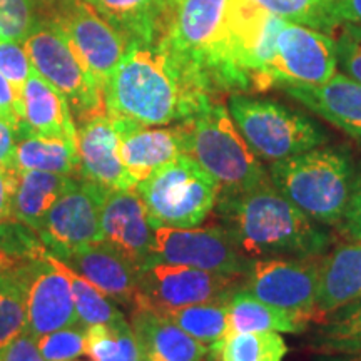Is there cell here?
I'll return each mask as SVG.
<instances>
[{
    "label": "cell",
    "mask_w": 361,
    "mask_h": 361,
    "mask_svg": "<svg viewBox=\"0 0 361 361\" xmlns=\"http://www.w3.org/2000/svg\"><path fill=\"white\" fill-rule=\"evenodd\" d=\"M268 16L252 0H171L159 37L218 96L251 92V57Z\"/></svg>",
    "instance_id": "cell-1"
},
{
    "label": "cell",
    "mask_w": 361,
    "mask_h": 361,
    "mask_svg": "<svg viewBox=\"0 0 361 361\" xmlns=\"http://www.w3.org/2000/svg\"><path fill=\"white\" fill-rule=\"evenodd\" d=\"M111 117L147 126H171L191 119L218 94L161 37L130 42L102 89Z\"/></svg>",
    "instance_id": "cell-2"
},
{
    "label": "cell",
    "mask_w": 361,
    "mask_h": 361,
    "mask_svg": "<svg viewBox=\"0 0 361 361\" xmlns=\"http://www.w3.org/2000/svg\"><path fill=\"white\" fill-rule=\"evenodd\" d=\"M216 214L233 243L247 259L322 258L333 239L274 188L259 186L216 202Z\"/></svg>",
    "instance_id": "cell-3"
},
{
    "label": "cell",
    "mask_w": 361,
    "mask_h": 361,
    "mask_svg": "<svg viewBox=\"0 0 361 361\" xmlns=\"http://www.w3.org/2000/svg\"><path fill=\"white\" fill-rule=\"evenodd\" d=\"M336 72L331 34L269 13L252 52V90L319 85Z\"/></svg>",
    "instance_id": "cell-4"
},
{
    "label": "cell",
    "mask_w": 361,
    "mask_h": 361,
    "mask_svg": "<svg viewBox=\"0 0 361 361\" xmlns=\"http://www.w3.org/2000/svg\"><path fill=\"white\" fill-rule=\"evenodd\" d=\"M268 174L274 188L316 223L336 228L341 224L356 179L350 149H310L271 162Z\"/></svg>",
    "instance_id": "cell-5"
},
{
    "label": "cell",
    "mask_w": 361,
    "mask_h": 361,
    "mask_svg": "<svg viewBox=\"0 0 361 361\" xmlns=\"http://www.w3.org/2000/svg\"><path fill=\"white\" fill-rule=\"evenodd\" d=\"M183 154L192 157L219 183V197L250 191L269 179L234 124L228 106L211 102L200 114L183 121Z\"/></svg>",
    "instance_id": "cell-6"
},
{
    "label": "cell",
    "mask_w": 361,
    "mask_h": 361,
    "mask_svg": "<svg viewBox=\"0 0 361 361\" xmlns=\"http://www.w3.org/2000/svg\"><path fill=\"white\" fill-rule=\"evenodd\" d=\"M228 111L252 154L261 162H276L329 141L326 130L303 112L274 99L247 92L229 94Z\"/></svg>",
    "instance_id": "cell-7"
},
{
    "label": "cell",
    "mask_w": 361,
    "mask_h": 361,
    "mask_svg": "<svg viewBox=\"0 0 361 361\" xmlns=\"http://www.w3.org/2000/svg\"><path fill=\"white\" fill-rule=\"evenodd\" d=\"M152 228H194L219 197V183L192 157L180 154L135 186Z\"/></svg>",
    "instance_id": "cell-8"
},
{
    "label": "cell",
    "mask_w": 361,
    "mask_h": 361,
    "mask_svg": "<svg viewBox=\"0 0 361 361\" xmlns=\"http://www.w3.org/2000/svg\"><path fill=\"white\" fill-rule=\"evenodd\" d=\"M22 45L34 71L66 97L75 123L106 112L101 85L56 22L42 17Z\"/></svg>",
    "instance_id": "cell-9"
},
{
    "label": "cell",
    "mask_w": 361,
    "mask_h": 361,
    "mask_svg": "<svg viewBox=\"0 0 361 361\" xmlns=\"http://www.w3.org/2000/svg\"><path fill=\"white\" fill-rule=\"evenodd\" d=\"M245 276L211 273L183 264L151 263L137 271L134 308L166 314L186 306L228 298Z\"/></svg>",
    "instance_id": "cell-10"
},
{
    "label": "cell",
    "mask_w": 361,
    "mask_h": 361,
    "mask_svg": "<svg viewBox=\"0 0 361 361\" xmlns=\"http://www.w3.org/2000/svg\"><path fill=\"white\" fill-rule=\"evenodd\" d=\"M42 11L44 17L56 22L104 89L128 51L129 40L85 0H42Z\"/></svg>",
    "instance_id": "cell-11"
},
{
    "label": "cell",
    "mask_w": 361,
    "mask_h": 361,
    "mask_svg": "<svg viewBox=\"0 0 361 361\" xmlns=\"http://www.w3.org/2000/svg\"><path fill=\"white\" fill-rule=\"evenodd\" d=\"M151 263L183 264L211 273L245 276L247 259L233 243L223 224L194 226V228H156Z\"/></svg>",
    "instance_id": "cell-12"
},
{
    "label": "cell",
    "mask_w": 361,
    "mask_h": 361,
    "mask_svg": "<svg viewBox=\"0 0 361 361\" xmlns=\"http://www.w3.org/2000/svg\"><path fill=\"white\" fill-rule=\"evenodd\" d=\"M106 189L72 178L35 231L40 243L59 259L80 247L102 241L101 211Z\"/></svg>",
    "instance_id": "cell-13"
},
{
    "label": "cell",
    "mask_w": 361,
    "mask_h": 361,
    "mask_svg": "<svg viewBox=\"0 0 361 361\" xmlns=\"http://www.w3.org/2000/svg\"><path fill=\"white\" fill-rule=\"evenodd\" d=\"M322 258L251 259L243 288L264 303L311 322L316 318Z\"/></svg>",
    "instance_id": "cell-14"
},
{
    "label": "cell",
    "mask_w": 361,
    "mask_h": 361,
    "mask_svg": "<svg viewBox=\"0 0 361 361\" xmlns=\"http://www.w3.org/2000/svg\"><path fill=\"white\" fill-rule=\"evenodd\" d=\"M102 241L135 269L147 264L154 243V228L135 189H106L101 211Z\"/></svg>",
    "instance_id": "cell-15"
},
{
    "label": "cell",
    "mask_w": 361,
    "mask_h": 361,
    "mask_svg": "<svg viewBox=\"0 0 361 361\" xmlns=\"http://www.w3.org/2000/svg\"><path fill=\"white\" fill-rule=\"evenodd\" d=\"M44 251L42 243L32 251L35 261L27 291V331L35 338L79 323L69 281L45 259Z\"/></svg>",
    "instance_id": "cell-16"
},
{
    "label": "cell",
    "mask_w": 361,
    "mask_h": 361,
    "mask_svg": "<svg viewBox=\"0 0 361 361\" xmlns=\"http://www.w3.org/2000/svg\"><path fill=\"white\" fill-rule=\"evenodd\" d=\"M78 157L79 178L104 189H135L121 159L119 133L107 112L79 123Z\"/></svg>",
    "instance_id": "cell-17"
},
{
    "label": "cell",
    "mask_w": 361,
    "mask_h": 361,
    "mask_svg": "<svg viewBox=\"0 0 361 361\" xmlns=\"http://www.w3.org/2000/svg\"><path fill=\"white\" fill-rule=\"evenodd\" d=\"M112 121L119 133L121 159L135 186L183 154V129L179 123L147 128L114 117Z\"/></svg>",
    "instance_id": "cell-18"
},
{
    "label": "cell",
    "mask_w": 361,
    "mask_h": 361,
    "mask_svg": "<svg viewBox=\"0 0 361 361\" xmlns=\"http://www.w3.org/2000/svg\"><path fill=\"white\" fill-rule=\"evenodd\" d=\"M283 90L336 129L361 139V84L355 79L336 72L324 84L295 85Z\"/></svg>",
    "instance_id": "cell-19"
},
{
    "label": "cell",
    "mask_w": 361,
    "mask_h": 361,
    "mask_svg": "<svg viewBox=\"0 0 361 361\" xmlns=\"http://www.w3.org/2000/svg\"><path fill=\"white\" fill-rule=\"evenodd\" d=\"M114 303L134 308L137 269L107 243L97 241L62 258Z\"/></svg>",
    "instance_id": "cell-20"
},
{
    "label": "cell",
    "mask_w": 361,
    "mask_h": 361,
    "mask_svg": "<svg viewBox=\"0 0 361 361\" xmlns=\"http://www.w3.org/2000/svg\"><path fill=\"white\" fill-rule=\"evenodd\" d=\"M130 326L137 340L141 361H207L209 348L166 316L134 308Z\"/></svg>",
    "instance_id": "cell-21"
},
{
    "label": "cell",
    "mask_w": 361,
    "mask_h": 361,
    "mask_svg": "<svg viewBox=\"0 0 361 361\" xmlns=\"http://www.w3.org/2000/svg\"><path fill=\"white\" fill-rule=\"evenodd\" d=\"M22 121L29 133L78 146V126L66 97L34 69L22 92Z\"/></svg>",
    "instance_id": "cell-22"
},
{
    "label": "cell",
    "mask_w": 361,
    "mask_h": 361,
    "mask_svg": "<svg viewBox=\"0 0 361 361\" xmlns=\"http://www.w3.org/2000/svg\"><path fill=\"white\" fill-rule=\"evenodd\" d=\"M361 298V241L335 247L319 259L316 318L324 316L341 306Z\"/></svg>",
    "instance_id": "cell-23"
},
{
    "label": "cell",
    "mask_w": 361,
    "mask_h": 361,
    "mask_svg": "<svg viewBox=\"0 0 361 361\" xmlns=\"http://www.w3.org/2000/svg\"><path fill=\"white\" fill-rule=\"evenodd\" d=\"M72 176L19 171L11 201V219L35 233L51 207L71 184Z\"/></svg>",
    "instance_id": "cell-24"
},
{
    "label": "cell",
    "mask_w": 361,
    "mask_h": 361,
    "mask_svg": "<svg viewBox=\"0 0 361 361\" xmlns=\"http://www.w3.org/2000/svg\"><path fill=\"white\" fill-rule=\"evenodd\" d=\"M129 42L159 39L171 0H85Z\"/></svg>",
    "instance_id": "cell-25"
},
{
    "label": "cell",
    "mask_w": 361,
    "mask_h": 361,
    "mask_svg": "<svg viewBox=\"0 0 361 361\" xmlns=\"http://www.w3.org/2000/svg\"><path fill=\"white\" fill-rule=\"evenodd\" d=\"M228 313L229 333L276 331L300 335L310 326L308 318L264 303L243 286L229 295Z\"/></svg>",
    "instance_id": "cell-26"
},
{
    "label": "cell",
    "mask_w": 361,
    "mask_h": 361,
    "mask_svg": "<svg viewBox=\"0 0 361 361\" xmlns=\"http://www.w3.org/2000/svg\"><path fill=\"white\" fill-rule=\"evenodd\" d=\"M13 166L19 171H44L72 176L79 173L78 146L61 139L42 137L25 129L17 141Z\"/></svg>",
    "instance_id": "cell-27"
},
{
    "label": "cell",
    "mask_w": 361,
    "mask_h": 361,
    "mask_svg": "<svg viewBox=\"0 0 361 361\" xmlns=\"http://www.w3.org/2000/svg\"><path fill=\"white\" fill-rule=\"evenodd\" d=\"M35 258L0 271V350L27 329V291Z\"/></svg>",
    "instance_id": "cell-28"
},
{
    "label": "cell",
    "mask_w": 361,
    "mask_h": 361,
    "mask_svg": "<svg viewBox=\"0 0 361 361\" xmlns=\"http://www.w3.org/2000/svg\"><path fill=\"white\" fill-rule=\"evenodd\" d=\"M44 256L45 259L56 266V268L67 278V281H69L79 324L89 328L94 326V324H109L117 322V319L124 318V313L117 310L114 301L109 300L106 295H102V293L99 291L89 279H85L82 274H79L78 271L72 269L71 266H67L64 261L56 258L47 247H45Z\"/></svg>",
    "instance_id": "cell-29"
},
{
    "label": "cell",
    "mask_w": 361,
    "mask_h": 361,
    "mask_svg": "<svg viewBox=\"0 0 361 361\" xmlns=\"http://www.w3.org/2000/svg\"><path fill=\"white\" fill-rule=\"evenodd\" d=\"M311 346L318 353L361 351V298L324 316L311 338Z\"/></svg>",
    "instance_id": "cell-30"
},
{
    "label": "cell",
    "mask_w": 361,
    "mask_h": 361,
    "mask_svg": "<svg viewBox=\"0 0 361 361\" xmlns=\"http://www.w3.org/2000/svg\"><path fill=\"white\" fill-rule=\"evenodd\" d=\"M228 298L191 305L162 316L169 318L179 328H183L188 335H191L194 340L202 343L211 350L229 335Z\"/></svg>",
    "instance_id": "cell-31"
},
{
    "label": "cell",
    "mask_w": 361,
    "mask_h": 361,
    "mask_svg": "<svg viewBox=\"0 0 361 361\" xmlns=\"http://www.w3.org/2000/svg\"><path fill=\"white\" fill-rule=\"evenodd\" d=\"M209 353L216 361H283L288 345L276 331L229 333Z\"/></svg>",
    "instance_id": "cell-32"
},
{
    "label": "cell",
    "mask_w": 361,
    "mask_h": 361,
    "mask_svg": "<svg viewBox=\"0 0 361 361\" xmlns=\"http://www.w3.org/2000/svg\"><path fill=\"white\" fill-rule=\"evenodd\" d=\"M85 355L90 361H141L137 340L124 318L85 328Z\"/></svg>",
    "instance_id": "cell-33"
},
{
    "label": "cell",
    "mask_w": 361,
    "mask_h": 361,
    "mask_svg": "<svg viewBox=\"0 0 361 361\" xmlns=\"http://www.w3.org/2000/svg\"><path fill=\"white\" fill-rule=\"evenodd\" d=\"M273 16L331 34L338 24L333 0H252Z\"/></svg>",
    "instance_id": "cell-34"
},
{
    "label": "cell",
    "mask_w": 361,
    "mask_h": 361,
    "mask_svg": "<svg viewBox=\"0 0 361 361\" xmlns=\"http://www.w3.org/2000/svg\"><path fill=\"white\" fill-rule=\"evenodd\" d=\"M42 17V0H0V39L24 44Z\"/></svg>",
    "instance_id": "cell-35"
},
{
    "label": "cell",
    "mask_w": 361,
    "mask_h": 361,
    "mask_svg": "<svg viewBox=\"0 0 361 361\" xmlns=\"http://www.w3.org/2000/svg\"><path fill=\"white\" fill-rule=\"evenodd\" d=\"M40 355L45 361H72L85 355V326H72L56 329L37 338Z\"/></svg>",
    "instance_id": "cell-36"
},
{
    "label": "cell",
    "mask_w": 361,
    "mask_h": 361,
    "mask_svg": "<svg viewBox=\"0 0 361 361\" xmlns=\"http://www.w3.org/2000/svg\"><path fill=\"white\" fill-rule=\"evenodd\" d=\"M32 64L27 56L24 45L13 40L0 39V74L8 80L12 85L13 94H16L17 106H19V114L22 119V92L24 85L32 72Z\"/></svg>",
    "instance_id": "cell-37"
},
{
    "label": "cell",
    "mask_w": 361,
    "mask_h": 361,
    "mask_svg": "<svg viewBox=\"0 0 361 361\" xmlns=\"http://www.w3.org/2000/svg\"><path fill=\"white\" fill-rule=\"evenodd\" d=\"M336 61L338 67L348 78L361 84V24H341L338 27Z\"/></svg>",
    "instance_id": "cell-38"
},
{
    "label": "cell",
    "mask_w": 361,
    "mask_h": 361,
    "mask_svg": "<svg viewBox=\"0 0 361 361\" xmlns=\"http://www.w3.org/2000/svg\"><path fill=\"white\" fill-rule=\"evenodd\" d=\"M338 229L351 241H361V171L356 173L353 191Z\"/></svg>",
    "instance_id": "cell-39"
},
{
    "label": "cell",
    "mask_w": 361,
    "mask_h": 361,
    "mask_svg": "<svg viewBox=\"0 0 361 361\" xmlns=\"http://www.w3.org/2000/svg\"><path fill=\"white\" fill-rule=\"evenodd\" d=\"M0 361H45L37 346V338L22 331L16 340L0 350Z\"/></svg>",
    "instance_id": "cell-40"
},
{
    "label": "cell",
    "mask_w": 361,
    "mask_h": 361,
    "mask_svg": "<svg viewBox=\"0 0 361 361\" xmlns=\"http://www.w3.org/2000/svg\"><path fill=\"white\" fill-rule=\"evenodd\" d=\"M0 117L6 119L7 123L16 126L17 129H24L25 124L20 119L19 106H17L16 94H13L12 85L8 80L0 74Z\"/></svg>",
    "instance_id": "cell-41"
},
{
    "label": "cell",
    "mask_w": 361,
    "mask_h": 361,
    "mask_svg": "<svg viewBox=\"0 0 361 361\" xmlns=\"http://www.w3.org/2000/svg\"><path fill=\"white\" fill-rule=\"evenodd\" d=\"M25 129L27 128L17 129L16 126L0 117V168L13 166V152H16L17 141Z\"/></svg>",
    "instance_id": "cell-42"
},
{
    "label": "cell",
    "mask_w": 361,
    "mask_h": 361,
    "mask_svg": "<svg viewBox=\"0 0 361 361\" xmlns=\"http://www.w3.org/2000/svg\"><path fill=\"white\" fill-rule=\"evenodd\" d=\"M19 169L16 166L0 168V226L8 223L11 219V201L13 186H16Z\"/></svg>",
    "instance_id": "cell-43"
},
{
    "label": "cell",
    "mask_w": 361,
    "mask_h": 361,
    "mask_svg": "<svg viewBox=\"0 0 361 361\" xmlns=\"http://www.w3.org/2000/svg\"><path fill=\"white\" fill-rule=\"evenodd\" d=\"M333 12L338 24H361V0H333Z\"/></svg>",
    "instance_id": "cell-44"
},
{
    "label": "cell",
    "mask_w": 361,
    "mask_h": 361,
    "mask_svg": "<svg viewBox=\"0 0 361 361\" xmlns=\"http://www.w3.org/2000/svg\"><path fill=\"white\" fill-rule=\"evenodd\" d=\"M314 361H361V351H355V353H319Z\"/></svg>",
    "instance_id": "cell-45"
},
{
    "label": "cell",
    "mask_w": 361,
    "mask_h": 361,
    "mask_svg": "<svg viewBox=\"0 0 361 361\" xmlns=\"http://www.w3.org/2000/svg\"><path fill=\"white\" fill-rule=\"evenodd\" d=\"M27 259H29V258H27ZM20 261H24V259L12 258V256H8L7 252H4L2 250H0V271H4L6 268H8V266H12L16 263H20Z\"/></svg>",
    "instance_id": "cell-46"
},
{
    "label": "cell",
    "mask_w": 361,
    "mask_h": 361,
    "mask_svg": "<svg viewBox=\"0 0 361 361\" xmlns=\"http://www.w3.org/2000/svg\"><path fill=\"white\" fill-rule=\"evenodd\" d=\"M72 361H75V360H72Z\"/></svg>",
    "instance_id": "cell-47"
}]
</instances>
